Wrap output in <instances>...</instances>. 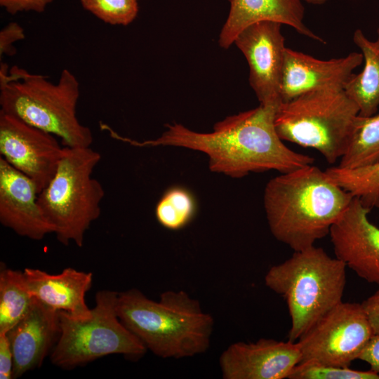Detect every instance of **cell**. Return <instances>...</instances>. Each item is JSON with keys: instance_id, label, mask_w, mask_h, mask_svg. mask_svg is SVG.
<instances>
[{"instance_id": "cell-28", "label": "cell", "mask_w": 379, "mask_h": 379, "mask_svg": "<svg viewBox=\"0 0 379 379\" xmlns=\"http://www.w3.org/2000/svg\"><path fill=\"white\" fill-rule=\"evenodd\" d=\"M13 355L6 333H0V378H13Z\"/></svg>"}, {"instance_id": "cell-19", "label": "cell", "mask_w": 379, "mask_h": 379, "mask_svg": "<svg viewBox=\"0 0 379 379\" xmlns=\"http://www.w3.org/2000/svg\"><path fill=\"white\" fill-rule=\"evenodd\" d=\"M353 41L361 50L364 65L360 73L351 76L343 88L358 106L359 116L370 117L379 111V28L373 41L361 29L355 30Z\"/></svg>"}, {"instance_id": "cell-18", "label": "cell", "mask_w": 379, "mask_h": 379, "mask_svg": "<svg viewBox=\"0 0 379 379\" xmlns=\"http://www.w3.org/2000/svg\"><path fill=\"white\" fill-rule=\"evenodd\" d=\"M230 9L221 29L218 43L228 48L237 36L248 25L260 21H274L292 27L299 34L324 43L304 23L305 8L301 0H228Z\"/></svg>"}, {"instance_id": "cell-23", "label": "cell", "mask_w": 379, "mask_h": 379, "mask_svg": "<svg viewBox=\"0 0 379 379\" xmlns=\"http://www.w3.org/2000/svg\"><path fill=\"white\" fill-rule=\"evenodd\" d=\"M197 201L188 189L175 185L168 188L157 202L155 216L159 224L171 230L186 227L197 213Z\"/></svg>"}, {"instance_id": "cell-9", "label": "cell", "mask_w": 379, "mask_h": 379, "mask_svg": "<svg viewBox=\"0 0 379 379\" xmlns=\"http://www.w3.org/2000/svg\"><path fill=\"white\" fill-rule=\"evenodd\" d=\"M373 335L361 303L341 302L297 340L300 362L349 367Z\"/></svg>"}, {"instance_id": "cell-7", "label": "cell", "mask_w": 379, "mask_h": 379, "mask_svg": "<svg viewBox=\"0 0 379 379\" xmlns=\"http://www.w3.org/2000/svg\"><path fill=\"white\" fill-rule=\"evenodd\" d=\"M359 115L343 88H325L281 102L274 126L282 140L314 149L334 164L345 153Z\"/></svg>"}, {"instance_id": "cell-13", "label": "cell", "mask_w": 379, "mask_h": 379, "mask_svg": "<svg viewBox=\"0 0 379 379\" xmlns=\"http://www.w3.org/2000/svg\"><path fill=\"white\" fill-rule=\"evenodd\" d=\"M301 361L297 342L260 338L254 343L237 342L219 359L224 379H284Z\"/></svg>"}, {"instance_id": "cell-5", "label": "cell", "mask_w": 379, "mask_h": 379, "mask_svg": "<svg viewBox=\"0 0 379 379\" xmlns=\"http://www.w3.org/2000/svg\"><path fill=\"white\" fill-rule=\"evenodd\" d=\"M346 265L312 246L270 268L265 285L286 300L291 326L288 340L295 342L313 324L343 302Z\"/></svg>"}, {"instance_id": "cell-30", "label": "cell", "mask_w": 379, "mask_h": 379, "mask_svg": "<svg viewBox=\"0 0 379 379\" xmlns=\"http://www.w3.org/2000/svg\"><path fill=\"white\" fill-rule=\"evenodd\" d=\"M374 334H379V285L373 294L361 303Z\"/></svg>"}, {"instance_id": "cell-11", "label": "cell", "mask_w": 379, "mask_h": 379, "mask_svg": "<svg viewBox=\"0 0 379 379\" xmlns=\"http://www.w3.org/2000/svg\"><path fill=\"white\" fill-rule=\"evenodd\" d=\"M282 24L260 21L244 28L234 43L249 66V83L260 104L279 106L286 47Z\"/></svg>"}, {"instance_id": "cell-4", "label": "cell", "mask_w": 379, "mask_h": 379, "mask_svg": "<svg viewBox=\"0 0 379 379\" xmlns=\"http://www.w3.org/2000/svg\"><path fill=\"white\" fill-rule=\"evenodd\" d=\"M46 77L29 74L18 66L0 68L1 111L59 138L65 147H89L91 129L77 118L79 83L74 74L62 69L56 84Z\"/></svg>"}, {"instance_id": "cell-21", "label": "cell", "mask_w": 379, "mask_h": 379, "mask_svg": "<svg viewBox=\"0 0 379 379\" xmlns=\"http://www.w3.org/2000/svg\"><path fill=\"white\" fill-rule=\"evenodd\" d=\"M379 162V112L358 117L349 146L337 166L354 169Z\"/></svg>"}, {"instance_id": "cell-10", "label": "cell", "mask_w": 379, "mask_h": 379, "mask_svg": "<svg viewBox=\"0 0 379 379\" xmlns=\"http://www.w3.org/2000/svg\"><path fill=\"white\" fill-rule=\"evenodd\" d=\"M54 135L0 110V154L36 184L39 193L53 178L63 149Z\"/></svg>"}, {"instance_id": "cell-8", "label": "cell", "mask_w": 379, "mask_h": 379, "mask_svg": "<svg viewBox=\"0 0 379 379\" xmlns=\"http://www.w3.org/2000/svg\"><path fill=\"white\" fill-rule=\"evenodd\" d=\"M118 293L103 290L86 319L59 312L60 333L51 352L56 366L71 369L110 354L138 359L147 351L144 344L121 321L117 312Z\"/></svg>"}, {"instance_id": "cell-1", "label": "cell", "mask_w": 379, "mask_h": 379, "mask_svg": "<svg viewBox=\"0 0 379 379\" xmlns=\"http://www.w3.org/2000/svg\"><path fill=\"white\" fill-rule=\"evenodd\" d=\"M279 106L262 105L227 117L211 133H199L180 124L154 140L137 141L114 133V140L138 147L173 146L206 154L212 172L233 178L275 170L281 173L312 164L314 159L288 147L278 135L274 119Z\"/></svg>"}, {"instance_id": "cell-31", "label": "cell", "mask_w": 379, "mask_h": 379, "mask_svg": "<svg viewBox=\"0 0 379 379\" xmlns=\"http://www.w3.org/2000/svg\"><path fill=\"white\" fill-rule=\"evenodd\" d=\"M304 1L313 4V5H321L325 4L327 0H303Z\"/></svg>"}, {"instance_id": "cell-2", "label": "cell", "mask_w": 379, "mask_h": 379, "mask_svg": "<svg viewBox=\"0 0 379 379\" xmlns=\"http://www.w3.org/2000/svg\"><path fill=\"white\" fill-rule=\"evenodd\" d=\"M353 197L326 171L309 164L270 180L264 206L272 235L298 251L328 234Z\"/></svg>"}, {"instance_id": "cell-12", "label": "cell", "mask_w": 379, "mask_h": 379, "mask_svg": "<svg viewBox=\"0 0 379 379\" xmlns=\"http://www.w3.org/2000/svg\"><path fill=\"white\" fill-rule=\"evenodd\" d=\"M370 211L354 197L328 234L335 257L361 279L379 285V227L370 221Z\"/></svg>"}, {"instance_id": "cell-6", "label": "cell", "mask_w": 379, "mask_h": 379, "mask_svg": "<svg viewBox=\"0 0 379 379\" xmlns=\"http://www.w3.org/2000/svg\"><path fill=\"white\" fill-rule=\"evenodd\" d=\"M100 159L91 147L65 146L55 174L39 193V206L64 245L82 247L86 232L100 215L105 190L92 176Z\"/></svg>"}, {"instance_id": "cell-25", "label": "cell", "mask_w": 379, "mask_h": 379, "mask_svg": "<svg viewBox=\"0 0 379 379\" xmlns=\"http://www.w3.org/2000/svg\"><path fill=\"white\" fill-rule=\"evenodd\" d=\"M288 379H379L372 370L360 371L314 361H302L291 371Z\"/></svg>"}, {"instance_id": "cell-29", "label": "cell", "mask_w": 379, "mask_h": 379, "mask_svg": "<svg viewBox=\"0 0 379 379\" xmlns=\"http://www.w3.org/2000/svg\"><path fill=\"white\" fill-rule=\"evenodd\" d=\"M359 359L368 364L371 370L379 374V334L372 336Z\"/></svg>"}, {"instance_id": "cell-15", "label": "cell", "mask_w": 379, "mask_h": 379, "mask_svg": "<svg viewBox=\"0 0 379 379\" xmlns=\"http://www.w3.org/2000/svg\"><path fill=\"white\" fill-rule=\"evenodd\" d=\"M362 62L361 53L352 52L345 57L325 60L286 48L281 80V102L314 90L343 88L353 70Z\"/></svg>"}, {"instance_id": "cell-22", "label": "cell", "mask_w": 379, "mask_h": 379, "mask_svg": "<svg viewBox=\"0 0 379 379\" xmlns=\"http://www.w3.org/2000/svg\"><path fill=\"white\" fill-rule=\"evenodd\" d=\"M326 172L341 187L359 198L368 208L379 206V162L354 169L334 166L327 168Z\"/></svg>"}, {"instance_id": "cell-17", "label": "cell", "mask_w": 379, "mask_h": 379, "mask_svg": "<svg viewBox=\"0 0 379 379\" xmlns=\"http://www.w3.org/2000/svg\"><path fill=\"white\" fill-rule=\"evenodd\" d=\"M23 273L31 295L46 306L64 312L76 319L91 316L85 301L93 282V274L72 267L51 274L43 270L25 268Z\"/></svg>"}, {"instance_id": "cell-24", "label": "cell", "mask_w": 379, "mask_h": 379, "mask_svg": "<svg viewBox=\"0 0 379 379\" xmlns=\"http://www.w3.org/2000/svg\"><path fill=\"white\" fill-rule=\"evenodd\" d=\"M82 7L112 25L126 26L138 13L137 0H80Z\"/></svg>"}, {"instance_id": "cell-26", "label": "cell", "mask_w": 379, "mask_h": 379, "mask_svg": "<svg viewBox=\"0 0 379 379\" xmlns=\"http://www.w3.org/2000/svg\"><path fill=\"white\" fill-rule=\"evenodd\" d=\"M23 28L17 22H12L8 24L0 32V55H13L16 51L13 43L25 39Z\"/></svg>"}, {"instance_id": "cell-16", "label": "cell", "mask_w": 379, "mask_h": 379, "mask_svg": "<svg viewBox=\"0 0 379 379\" xmlns=\"http://www.w3.org/2000/svg\"><path fill=\"white\" fill-rule=\"evenodd\" d=\"M59 333V312L34 298L26 316L6 332L13 355V378L39 367Z\"/></svg>"}, {"instance_id": "cell-20", "label": "cell", "mask_w": 379, "mask_h": 379, "mask_svg": "<svg viewBox=\"0 0 379 379\" xmlns=\"http://www.w3.org/2000/svg\"><path fill=\"white\" fill-rule=\"evenodd\" d=\"M34 298L23 272L3 268L0 272V333H6L29 311Z\"/></svg>"}, {"instance_id": "cell-14", "label": "cell", "mask_w": 379, "mask_h": 379, "mask_svg": "<svg viewBox=\"0 0 379 379\" xmlns=\"http://www.w3.org/2000/svg\"><path fill=\"white\" fill-rule=\"evenodd\" d=\"M34 181L0 157V222L17 234L41 240L53 229L39 204Z\"/></svg>"}, {"instance_id": "cell-27", "label": "cell", "mask_w": 379, "mask_h": 379, "mask_svg": "<svg viewBox=\"0 0 379 379\" xmlns=\"http://www.w3.org/2000/svg\"><path fill=\"white\" fill-rule=\"evenodd\" d=\"M53 0H0L1 6L11 15L22 11L43 13Z\"/></svg>"}, {"instance_id": "cell-3", "label": "cell", "mask_w": 379, "mask_h": 379, "mask_svg": "<svg viewBox=\"0 0 379 379\" xmlns=\"http://www.w3.org/2000/svg\"><path fill=\"white\" fill-rule=\"evenodd\" d=\"M117 312L124 326L159 357H191L210 347L213 318L185 291H164L154 301L129 289L118 293Z\"/></svg>"}]
</instances>
